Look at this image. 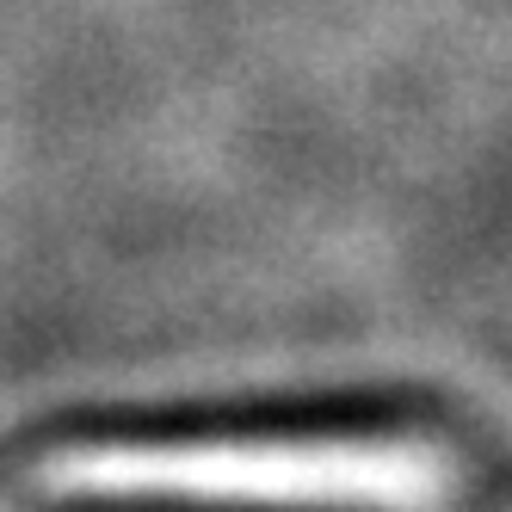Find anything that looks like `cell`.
<instances>
[{"label":"cell","mask_w":512,"mask_h":512,"mask_svg":"<svg viewBox=\"0 0 512 512\" xmlns=\"http://www.w3.org/2000/svg\"><path fill=\"white\" fill-rule=\"evenodd\" d=\"M500 445L426 383L99 401L0 426L7 512H494Z\"/></svg>","instance_id":"1"}]
</instances>
